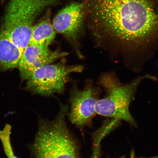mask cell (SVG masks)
<instances>
[{
	"label": "cell",
	"instance_id": "obj_1",
	"mask_svg": "<svg viewBox=\"0 0 158 158\" xmlns=\"http://www.w3.org/2000/svg\"><path fill=\"white\" fill-rule=\"evenodd\" d=\"M85 22L95 38L126 54L158 44V0H81Z\"/></svg>",
	"mask_w": 158,
	"mask_h": 158
},
{
	"label": "cell",
	"instance_id": "obj_2",
	"mask_svg": "<svg viewBox=\"0 0 158 158\" xmlns=\"http://www.w3.org/2000/svg\"><path fill=\"white\" fill-rule=\"evenodd\" d=\"M68 110L62 105L54 120H40L31 147L34 158H81L78 144L67 125Z\"/></svg>",
	"mask_w": 158,
	"mask_h": 158
},
{
	"label": "cell",
	"instance_id": "obj_3",
	"mask_svg": "<svg viewBox=\"0 0 158 158\" xmlns=\"http://www.w3.org/2000/svg\"><path fill=\"white\" fill-rule=\"evenodd\" d=\"M60 3L61 0H9L0 31L23 51L29 45L35 20L45 9Z\"/></svg>",
	"mask_w": 158,
	"mask_h": 158
},
{
	"label": "cell",
	"instance_id": "obj_4",
	"mask_svg": "<svg viewBox=\"0 0 158 158\" xmlns=\"http://www.w3.org/2000/svg\"><path fill=\"white\" fill-rule=\"evenodd\" d=\"M151 76L139 77L130 83L122 85L111 75H105L100 79L101 85L107 92L106 97L98 100L96 114L105 117L123 120L136 126L129 111V106L136 89L142 80Z\"/></svg>",
	"mask_w": 158,
	"mask_h": 158
},
{
	"label": "cell",
	"instance_id": "obj_5",
	"mask_svg": "<svg viewBox=\"0 0 158 158\" xmlns=\"http://www.w3.org/2000/svg\"><path fill=\"white\" fill-rule=\"evenodd\" d=\"M84 69L82 65L69 66L62 63L47 64L33 73L27 80L26 88L33 93L42 96L62 94L70 74L81 72Z\"/></svg>",
	"mask_w": 158,
	"mask_h": 158
},
{
	"label": "cell",
	"instance_id": "obj_6",
	"mask_svg": "<svg viewBox=\"0 0 158 158\" xmlns=\"http://www.w3.org/2000/svg\"><path fill=\"white\" fill-rule=\"evenodd\" d=\"M85 23L83 6L81 2H73L60 10L52 20L56 33L60 34L70 42L79 57V39Z\"/></svg>",
	"mask_w": 158,
	"mask_h": 158
},
{
	"label": "cell",
	"instance_id": "obj_7",
	"mask_svg": "<svg viewBox=\"0 0 158 158\" xmlns=\"http://www.w3.org/2000/svg\"><path fill=\"white\" fill-rule=\"evenodd\" d=\"M98 100V91L91 86L83 90L73 88L71 91L69 114L71 123L80 129L90 126L92 118L97 114L96 106Z\"/></svg>",
	"mask_w": 158,
	"mask_h": 158
},
{
	"label": "cell",
	"instance_id": "obj_8",
	"mask_svg": "<svg viewBox=\"0 0 158 158\" xmlns=\"http://www.w3.org/2000/svg\"><path fill=\"white\" fill-rule=\"evenodd\" d=\"M68 52L50 50L48 47L28 45L23 50L18 66L22 80H27L35 70L67 56Z\"/></svg>",
	"mask_w": 158,
	"mask_h": 158
},
{
	"label": "cell",
	"instance_id": "obj_9",
	"mask_svg": "<svg viewBox=\"0 0 158 158\" xmlns=\"http://www.w3.org/2000/svg\"><path fill=\"white\" fill-rule=\"evenodd\" d=\"M50 9L46 10L44 15L33 26L29 45L48 47L54 41L56 33L51 21Z\"/></svg>",
	"mask_w": 158,
	"mask_h": 158
},
{
	"label": "cell",
	"instance_id": "obj_10",
	"mask_svg": "<svg viewBox=\"0 0 158 158\" xmlns=\"http://www.w3.org/2000/svg\"><path fill=\"white\" fill-rule=\"evenodd\" d=\"M23 51L0 31V68L7 70L18 67Z\"/></svg>",
	"mask_w": 158,
	"mask_h": 158
},
{
	"label": "cell",
	"instance_id": "obj_11",
	"mask_svg": "<svg viewBox=\"0 0 158 158\" xmlns=\"http://www.w3.org/2000/svg\"><path fill=\"white\" fill-rule=\"evenodd\" d=\"M11 129L5 128L0 131V139L2 144L4 150L8 158H18L15 155L11 145L10 135Z\"/></svg>",
	"mask_w": 158,
	"mask_h": 158
},
{
	"label": "cell",
	"instance_id": "obj_12",
	"mask_svg": "<svg viewBox=\"0 0 158 158\" xmlns=\"http://www.w3.org/2000/svg\"><path fill=\"white\" fill-rule=\"evenodd\" d=\"M105 137L103 134H95L94 140L93 149L91 158H100L101 143Z\"/></svg>",
	"mask_w": 158,
	"mask_h": 158
},
{
	"label": "cell",
	"instance_id": "obj_13",
	"mask_svg": "<svg viewBox=\"0 0 158 158\" xmlns=\"http://www.w3.org/2000/svg\"><path fill=\"white\" fill-rule=\"evenodd\" d=\"M119 158H126L125 156H123L121 157H120ZM133 158H158V156H154L151 157H134Z\"/></svg>",
	"mask_w": 158,
	"mask_h": 158
}]
</instances>
